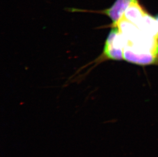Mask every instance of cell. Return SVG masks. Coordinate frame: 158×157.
Here are the masks:
<instances>
[{
  "instance_id": "obj_1",
  "label": "cell",
  "mask_w": 158,
  "mask_h": 157,
  "mask_svg": "<svg viewBox=\"0 0 158 157\" xmlns=\"http://www.w3.org/2000/svg\"><path fill=\"white\" fill-rule=\"evenodd\" d=\"M123 59L129 62L145 65L156 63L158 57L153 52H148L127 44L124 48Z\"/></svg>"
},
{
  "instance_id": "obj_2",
  "label": "cell",
  "mask_w": 158,
  "mask_h": 157,
  "mask_svg": "<svg viewBox=\"0 0 158 157\" xmlns=\"http://www.w3.org/2000/svg\"><path fill=\"white\" fill-rule=\"evenodd\" d=\"M136 0H116L112 6L103 10L99 11V14H105L110 18L112 25H115L123 18L128 6Z\"/></svg>"
},
{
  "instance_id": "obj_3",
  "label": "cell",
  "mask_w": 158,
  "mask_h": 157,
  "mask_svg": "<svg viewBox=\"0 0 158 157\" xmlns=\"http://www.w3.org/2000/svg\"><path fill=\"white\" fill-rule=\"evenodd\" d=\"M137 26L146 35L158 39V22L155 17L146 13Z\"/></svg>"
},
{
  "instance_id": "obj_4",
  "label": "cell",
  "mask_w": 158,
  "mask_h": 157,
  "mask_svg": "<svg viewBox=\"0 0 158 157\" xmlns=\"http://www.w3.org/2000/svg\"><path fill=\"white\" fill-rule=\"evenodd\" d=\"M146 14L139 1L136 0L128 6L123 17L127 21L137 26Z\"/></svg>"
},
{
  "instance_id": "obj_5",
  "label": "cell",
  "mask_w": 158,
  "mask_h": 157,
  "mask_svg": "<svg viewBox=\"0 0 158 157\" xmlns=\"http://www.w3.org/2000/svg\"><path fill=\"white\" fill-rule=\"evenodd\" d=\"M103 56L108 59L120 60L123 59V49L115 47L110 41L106 40L103 49Z\"/></svg>"
},
{
  "instance_id": "obj_6",
  "label": "cell",
  "mask_w": 158,
  "mask_h": 157,
  "mask_svg": "<svg viewBox=\"0 0 158 157\" xmlns=\"http://www.w3.org/2000/svg\"><path fill=\"white\" fill-rule=\"evenodd\" d=\"M155 18L157 20V21L158 22V14H157V15H156L155 16Z\"/></svg>"
}]
</instances>
